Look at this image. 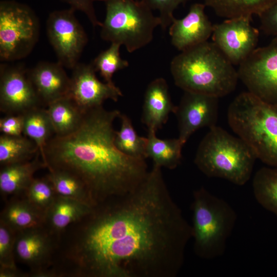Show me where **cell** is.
<instances>
[{"instance_id": "8992f818", "label": "cell", "mask_w": 277, "mask_h": 277, "mask_svg": "<svg viewBox=\"0 0 277 277\" xmlns=\"http://www.w3.org/2000/svg\"><path fill=\"white\" fill-rule=\"evenodd\" d=\"M191 210L195 254L205 260L222 256L236 223L235 210L225 200L204 187L194 191Z\"/></svg>"}, {"instance_id": "ac0fdd59", "label": "cell", "mask_w": 277, "mask_h": 277, "mask_svg": "<svg viewBox=\"0 0 277 277\" xmlns=\"http://www.w3.org/2000/svg\"><path fill=\"white\" fill-rule=\"evenodd\" d=\"M176 107L172 102L166 81L162 77L156 78L146 88L142 122L148 131L156 132L166 123L169 114L174 113Z\"/></svg>"}, {"instance_id": "d6a6232c", "label": "cell", "mask_w": 277, "mask_h": 277, "mask_svg": "<svg viewBox=\"0 0 277 277\" xmlns=\"http://www.w3.org/2000/svg\"><path fill=\"white\" fill-rule=\"evenodd\" d=\"M152 10L159 12L161 26L163 30L169 27L174 17L173 12L182 4L191 0H143Z\"/></svg>"}, {"instance_id": "ffe728a7", "label": "cell", "mask_w": 277, "mask_h": 277, "mask_svg": "<svg viewBox=\"0 0 277 277\" xmlns=\"http://www.w3.org/2000/svg\"><path fill=\"white\" fill-rule=\"evenodd\" d=\"M46 166L38 152L32 159L1 166L0 192L6 197L24 195L28 186L34 179V174Z\"/></svg>"}, {"instance_id": "5bb4252c", "label": "cell", "mask_w": 277, "mask_h": 277, "mask_svg": "<svg viewBox=\"0 0 277 277\" xmlns=\"http://www.w3.org/2000/svg\"><path fill=\"white\" fill-rule=\"evenodd\" d=\"M72 70L68 96L83 111L103 106L108 99L116 102L123 96L115 84L103 83L97 78L91 63H78Z\"/></svg>"}, {"instance_id": "d6986e66", "label": "cell", "mask_w": 277, "mask_h": 277, "mask_svg": "<svg viewBox=\"0 0 277 277\" xmlns=\"http://www.w3.org/2000/svg\"><path fill=\"white\" fill-rule=\"evenodd\" d=\"M92 207L77 200L57 194L45 212L44 226L58 240L68 226L88 214Z\"/></svg>"}, {"instance_id": "9a60e30c", "label": "cell", "mask_w": 277, "mask_h": 277, "mask_svg": "<svg viewBox=\"0 0 277 277\" xmlns=\"http://www.w3.org/2000/svg\"><path fill=\"white\" fill-rule=\"evenodd\" d=\"M219 98L184 91L174 112L178 124L179 138L185 144L200 128L216 126Z\"/></svg>"}, {"instance_id": "4fadbf2b", "label": "cell", "mask_w": 277, "mask_h": 277, "mask_svg": "<svg viewBox=\"0 0 277 277\" xmlns=\"http://www.w3.org/2000/svg\"><path fill=\"white\" fill-rule=\"evenodd\" d=\"M57 243L44 226L16 232L15 258L29 268L28 277H42L50 268Z\"/></svg>"}, {"instance_id": "30bf717a", "label": "cell", "mask_w": 277, "mask_h": 277, "mask_svg": "<svg viewBox=\"0 0 277 277\" xmlns=\"http://www.w3.org/2000/svg\"><path fill=\"white\" fill-rule=\"evenodd\" d=\"M237 71L249 92L265 102L277 104V37L268 45L255 49Z\"/></svg>"}, {"instance_id": "52a82bcc", "label": "cell", "mask_w": 277, "mask_h": 277, "mask_svg": "<svg viewBox=\"0 0 277 277\" xmlns=\"http://www.w3.org/2000/svg\"><path fill=\"white\" fill-rule=\"evenodd\" d=\"M101 1L106 7L105 17L101 27L103 40L123 45L130 53L152 41L161 20L143 0Z\"/></svg>"}, {"instance_id": "7c38bea8", "label": "cell", "mask_w": 277, "mask_h": 277, "mask_svg": "<svg viewBox=\"0 0 277 277\" xmlns=\"http://www.w3.org/2000/svg\"><path fill=\"white\" fill-rule=\"evenodd\" d=\"M251 17L228 18L213 25L212 42L234 65H240L256 48L259 31Z\"/></svg>"}, {"instance_id": "83f0119b", "label": "cell", "mask_w": 277, "mask_h": 277, "mask_svg": "<svg viewBox=\"0 0 277 277\" xmlns=\"http://www.w3.org/2000/svg\"><path fill=\"white\" fill-rule=\"evenodd\" d=\"M48 170L46 176L57 194L77 200L92 207L95 206L86 187L78 178L65 171Z\"/></svg>"}, {"instance_id": "d590c367", "label": "cell", "mask_w": 277, "mask_h": 277, "mask_svg": "<svg viewBox=\"0 0 277 277\" xmlns=\"http://www.w3.org/2000/svg\"><path fill=\"white\" fill-rule=\"evenodd\" d=\"M67 3L69 7L75 11H80L84 13L94 27H101L102 22H100L96 16L94 3L100 0H61Z\"/></svg>"}, {"instance_id": "4dcf8cb0", "label": "cell", "mask_w": 277, "mask_h": 277, "mask_svg": "<svg viewBox=\"0 0 277 277\" xmlns=\"http://www.w3.org/2000/svg\"><path fill=\"white\" fill-rule=\"evenodd\" d=\"M57 194L46 176L34 178L26 190L24 196L33 205L46 212Z\"/></svg>"}, {"instance_id": "e575fe53", "label": "cell", "mask_w": 277, "mask_h": 277, "mask_svg": "<svg viewBox=\"0 0 277 277\" xmlns=\"http://www.w3.org/2000/svg\"><path fill=\"white\" fill-rule=\"evenodd\" d=\"M259 16L260 28L264 33L277 37V1Z\"/></svg>"}, {"instance_id": "ba28073f", "label": "cell", "mask_w": 277, "mask_h": 277, "mask_svg": "<svg viewBox=\"0 0 277 277\" xmlns=\"http://www.w3.org/2000/svg\"><path fill=\"white\" fill-rule=\"evenodd\" d=\"M39 22L26 4L12 0L0 2V60H19L28 56L39 36Z\"/></svg>"}, {"instance_id": "484cf974", "label": "cell", "mask_w": 277, "mask_h": 277, "mask_svg": "<svg viewBox=\"0 0 277 277\" xmlns=\"http://www.w3.org/2000/svg\"><path fill=\"white\" fill-rule=\"evenodd\" d=\"M23 134L37 145L41 155L48 141L54 135V129L46 109L33 108L23 113Z\"/></svg>"}, {"instance_id": "e0dca14e", "label": "cell", "mask_w": 277, "mask_h": 277, "mask_svg": "<svg viewBox=\"0 0 277 277\" xmlns=\"http://www.w3.org/2000/svg\"><path fill=\"white\" fill-rule=\"evenodd\" d=\"M64 68L58 62L44 61L28 69V76L42 105L47 106L56 100L68 96L70 77Z\"/></svg>"}, {"instance_id": "277c9868", "label": "cell", "mask_w": 277, "mask_h": 277, "mask_svg": "<svg viewBox=\"0 0 277 277\" xmlns=\"http://www.w3.org/2000/svg\"><path fill=\"white\" fill-rule=\"evenodd\" d=\"M228 124L251 149L257 159L277 167V104L250 92L240 93L229 106Z\"/></svg>"}, {"instance_id": "6da1fadb", "label": "cell", "mask_w": 277, "mask_h": 277, "mask_svg": "<svg viewBox=\"0 0 277 277\" xmlns=\"http://www.w3.org/2000/svg\"><path fill=\"white\" fill-rule=\"evenodd\" d=\"M191 225L154 165L133 190L93 206L60 236L58 277H175Z\"/></svg>"}, {"instance_id": "cb8c5ba5", "label": "cell", "mask_w": 277, "mask_h": 277, "mask_svg": "<svg viewBox=\"0 0 277 277\" xmlns=\"http://www.w3.org/2000/svg\"><path fill=\"white\" fill-rule=\"evenodd\" d=\"M215 14L227 19L258 16L277 0H203Z\"/></svg>"}, {"instance_id": "603a6c76", "label": "cell", "mask_w": 277, "mask_h": 277, "mask_svg": "<svg viewBox=\"0 0 277 277\" xmlns=\"http://www.w3.org/2000/svg\"><path fill=\"white\" fill-rule=\"evenodd\" d=\"M47 107L55 135L58 136L75 131L81 125L85 113L68 96L56 100Z\"/></svg>"}, {"instance_id": "5b68a950", "label": "cell", "mask_w": 277, "mask_h": 277, "mask_svg": "<svg viewBox=\"0 0 277 277\" xmlns=\"http://www.w3.org/2000/svg\"><path fill=\"white\" fill-rule=\"evenodd\" d=\"M256 159L242 139L215 126L209 129L200 142L194 163L208 177L242 186L249 180Z\"/></svg>"}, {"instance_id": "7402d4cb", "label": "cell", "mask_w": 277, "mask_h": 277, "mask_svg": "<svg viewBox=\"0 0 277 277\" xmlns=\"http://www.w3.org/2000/svg\"><path fill=\"white\" fill-rule=\"evenodd\" d=\"M184 145L179 137L161 139L156 136V132L149 131L145 149L146 157L151 159L154 165L174 169L181 163Z\"/></svg>"}, {"instance_id": "2e32d148", "label": "cell", "mask_w": 277, "mask_h": 277, "mask_svg": "<svg viewBox=\"0 0 277 277\" xmlns=\"http://www.w3.org/2000/svg\"><path fill=\"white\" fill-rule=\"evenodd\" d=\"M205 7L204 3H194L185 17L173 19L169 34L172 45L181 52L207 41L212 35L213 25Z\"/></svg>"}, {"instance_id": "3957f363", "label": "cell", "mask_w": 277, "mask_h": 277, "mask_svg": "<svg viewBox=\"0 0 277 277\" xmlns=\"http://www.w3.org/2000/svg\"><path fill=\"white\" fill-rule=\"evenodd\" d=\"M170 71L184 91L217 98L234 90L239 79L233 65L213 42H205L175 56Z\"/></svg>"}, {"instance_id": "9c48e42d", "label": "cell", "mask_w": 277, "mask_h": 277, "mask_svg": "<svg viewBox=\"0 0 277 277\" xmlns=\"http://www.w3.org/2000/svg\"><path fill=\"white\" fill-rule=\"evenodd\" d=\"M71 8L51 12L46 22L47 35L57 58L64 67L72 69L88 42L87 35Z\"/></svg>"}, {"instance_id": "7a4b0ae2", "label": "cell", "mask_w": 277, "mask_h": 277, "mask_svg": "<svg viewBox=\"0 0 277 277\" xmlns=\"http://www.w3.org/2000/svg\"><path fill=\"white\" fill-rule=\"evenodd\" d=\"M120 114L103 106L86 111L75 131L54 135L41 155L48 170L65 171L78 178L95 205L132 191L149 171L145 159L128 156L116 146L113 124Z\"/></svg>"}, {"instance_id": "44dd1931", "label": "cell", "mask_w": 277, "mask_h": 277, "mask_svg": "<svg viewBox=\"0 0 277 277\" xmlns=\"http://www.w3.org/2000/svg\"><path fill=\"white\" fill-rule=\"evenodd\" d=\"M45 212L39 209L23 195L12 198L1 213L0 220L16 232L44 226Z\"/></svg>"}, {"instance_id": "f546056e", "label": "cell", "mask_w": 277, "mask_h": 277, "mask_svg": "<svg viewBox=\"0 0 277 277\" xmlns=\"http://www.w3.org/2000/svg\"><path fill=\"white\" fill-rule=\"evenodd\" d=\"M121 46L118 44L111 43L108 48L100 52L91 63L105 82L110 84H114L112 77L116 72L129 66L128 62L121 57Z\"/></svg>"}, {"instance_id": "4316f807", "label": "cell", "mask_w": 277, "mask_h": 277, "mask_svg": "<svg viewBox=\"0 0 277 277\" xmlns=\"http://www.w3.org/2000/svg\"><path fill=\"white\" fill-rule=\"evenodd\" d=\"M253 193L257 202L277 216V167H264L255 173Z\"/></svg>"}, {"instance_id": "8d00e7d4", "label": "cell", "mask_w": 277, "mask_h": 277, "mask_svg": "<svg viewBox=\"0 0 277 277\" xmlns=\"http://www.w3.org/2000/svg\"><path fill=\"white\" fill-rule=\"evenodd\" d=\"M0 277H28V272L17 268L0 267Z\"/></svg>"}, {"instance_id": "1f68e13d", "label": "cell", "mask_w": 277, "mask_h": 277, "mask_svg": "<svg viewBox=\"0 0 277 277\" xmlns=\"http://www.w3.org/2000/svg\"><path fill=\"white\" fill-rule=\"evenodd\" d=\"M16 232L0 220V267L17 268L15 263Z\"/></svg>"}, {"instance_id": "8fae6325", "label": "cell", "mask_w": 277, "mask_h": 277, "mask_svg": "<svg viewBox=\"0 0 277 277\" xmlns=\"http://www.w3.org/2000/svg\"><path fill=\"white\" fill-rule=\"evenodd\" d=\"M42 105L23 65L0 66V110L7 114H22Z\"/></svg>"}, {"instance_id": "836d02e7", "label": "cell", "mask_w": 277, "mask_h": 277, "mask_svg": "<svg viewBox=\"0 0 277 277\" xmlns=\"http://www.w3.org/2000/svg\"><path fill=\"white\" fill-rule=\"evenodd\" d=\"M23 114H7L0 119L2 134L17 136L23 133Z\"/></svg>"}, {"instance_id": "d4e9b609", "label": "cell", "mask_w": 277, "mask_h": 277, "mask_svg": "<svg viewBox=\"0 0 277 277\" xmlns=\"http://www.w3.org/2000/svg\"><path fill=\"white\" fill-rule=\"evenodd\" d=\"M39 152L37 145L24 134L17 136L0 135L1 166L32 159Z\"/></svg>"}, {"instance_id": "f1b7e54d", "label": "cell", "mask_w": 277, "mask_h": 277, "mask_svg": "<svg viewBox=\"0 0 277 277\" xmlns=\"http://www.w3.org/2000/svg\"><path fill=\"white\" fill-rule=\"evenodd\" d=\"M118 118L121 120V127L115 133L116 146L128 156L146 160L147 137L137 134L130 118L127 115L121 113Z\"/></svg>"}]
</instances>
